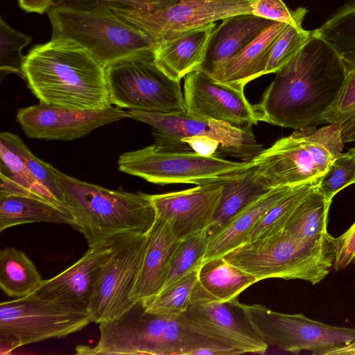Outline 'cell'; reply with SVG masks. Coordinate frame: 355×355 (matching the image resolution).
<instances>
[{"mask_svg": "<svg viewBox=\"0 0 355 355\" xmlns=\"http://www.w3.org/2000/svg\"><path fill=\"white\" fill-rule=\"evenodd\" d=\"M275 73L260 101L253 105L257 119L297 130L324 123L323 114L341 89L345 67L329 44L311 34Z\"/></svg>", "mask_w": 355, "mask_h": 355, "instance_id": "1", "label": "cell"}, {"mask_svg": "<svg viewBox=\"0 0 355 355\" xmlns=\"http://www.w3.org/2000/svg\"><path fill=\"white\" fill-rule=\"evenodd\" d=\"M103 347L108 354L196 355L207 347L234 355L254 353L248 345L219 328L189 316L161 315L136 301L118 317L103 323Z\"/></svg>", "mask_w": 355, "mask_h": 355, "instance_id": "2", "label": "cell"}, {"mask_svg": "<svg viewBox=\"0 0 355 355\" xmlns=\"http://www.w3.org/2000/svg\"><path fill=\"white\" fill-rule=\"evenodd\" d=\"M24 79L40 102L78 110L112 105L105 69L81 46L54 39L25 56Z\"/></svg>", "mask_w": 355, "mask_h": 355, "instance_id": "3", "label": "cell"}, {"mask_svg": "<svg viewBox=\"0 0 355 355\" xmlns=\"http://www.w3.org/2000/svg\"><path fill=\"white\" fill-rule=\"evenodd\" d=\"M57 182L75 228L85 236L89 247L108 242L127 232L147 234L156 218L149 194L110 190L70 177L53 166Z\"/></svg>", "mask_w": 355, "mask_h": 355, "instance_id": "4", "label": "cell"}, {"mask_svg": "<svg viewBox=\"0 0 355 355\" xmlns=\"http://www.w3.org/2000/svg\"><path fill=\"white\" fill-rule=\"evenodd\" d=\"M334 237L319 242L300 240L286 230L245 243L223 256L259 281L300 279L315 285L333 268Z\"/></svg>", "mask_w": 355, "mask_h": 355, "instance_id": "5", "label": "cell"}, {"mask_svg": "<svg viewBox=\"0 0 355 355\" xmlns=\"http://www.w3.org/2000/svg\"><path fill=\"white\" fill-rule=\"evenodd\" d=\"M343 147L337 124L295 130L250 160L254 179L268 189L318 180Z\"/></svg>", "mask_w": 355, "mask_h": 355, "instance_id": "6", "label": "cell"}, {"mask_svg": "<svg viewBox=\"0 0 355 355\" xmlns=\"http://www.w3.org/2000/svg\"><path fill=\"white\" fill-rule=\"evenodd\" d=\"M46 12L52 26L51 38L81 46L105 69L121 59L154 49L149 37L107 7L84 9L53 4Z\"/></svg>", "mask_w": 355, "mask_h": 355, "instance_id": "7", "label": "cell"}, {"mask_svg": "<svg viewBox=\"0 0 355 355\" xmlns=\"http://www.w3.org/2000/svg\"><path fill=\"white\" fill-rule=\"evenodd\" d=\"M119 170L158 184H207L229 181L253 167L251 161H230L195 151L174 152L153 144L124 153L118 159Z\"/></svg>", "mask_w": 355, "mask_h": 355, "instance_id": "8", "label": "cell"}, {"mask_svg": "<svg viewBox=\"0 0 355 355\" xmlns=\"http://www.w3.org/2000/svg\"><path fill=\"white\" fill-rule=\"evenodd\" d=\"M93 322L88 310L32 293L0 304V349L19 347L78 331Z\"/></svg>", "mask_w": 355, "mask_h": 355, "instance_id": "9", "label": "cell"}, {"mask_svg": "<svg viewBox=\"0 0 355 355\" xmlns=\"http://www.w3.org/2000/svg\"><path fill=\"white\" fill-rule=\"evenodd\" d=\"M112 105L153 112H185L180 81L155 62L153 51L121 59L105 68Z\"/></svg>", "mask_w": 355, "mask_h": 355, "instance_id": "10", "label": "cell"}, {"mask_svg": "<svg viewBox=\"0 0 355 355\" xmlns=\"http://www.w3.org/2000/svg\"><path fill=\"white\" fill-rule=\"evenodd\" d=\"M130 118L150 125L155 143L174 152L194 151L182 139L192 136H207L218 141L223 155L250 161L261 150L252 132V127L237 128L223 121L193 116L187 110L162 113L128 110Z\"/></svg>", "mask_w": 355, "mask_h": 355, "instance_id": "11", "label": "cell"}, {"mask_svg": "<svg viewBox=\"0 0 355 355\" xmlns=\"http://www.w3.org/2000/svg\"><path fill=\"white\" fill-rule=\"evenodd\" d=\"M245 306L265 343L283 351L329 355L355 340V328L329 325L301 313H279L261 304Z\"/></svg>", "mask_w": 355, "mask_h": 355, "instance_id": "12", "label": "cell"}, {"mask_svg": "<svg viewBox=\"0 0 355 355\" xmlns=\"http://www.w3.org/2000/svg\"><path fill=\"white\" fill-rule=\"evenodd\" d=\"M146 234L127 232L110 240L112 252L94 288L88 311L93 322L112 320L135 302L130 295L141 268Z\"/></svg>", "mask_w": 355, "mask_h": 355, "instance_id": "13", "label": "cell"}, {"mask_svg": "<svg viewBox=\"0 0 355 355\" xmlns=\"http://www.w3.org/2000/svg\"><path fill=\"white\" fill-rule=\"evenodd\" d=\"M254 0H178L154 12L108 8L154 43L173 34L239 14H252Z\"/></svg>", "mask_w": 355, "mask_h": 355, "instance_id": "14", "label": "cell"}, {"mask_svg": "<svg viewBox=\"0 0 355 355\" xmlns=\"http://www.w3.org/2000/svg\"><path fill=\"white\" fill-rule=\"evenodd\" d=\"M127 117H129L127 111L117 106L78 110L43 102L21 108L17 114V121L26 137L61 141L85 137L99 127Z\"/></svg>", "mask_w": 355, "mask_h": 355, "instance_id": "15", "label": "cell"}, {"mask_svg": "<svg viewBox=\"0 0 355 355\" xmlns=\"http://www.w3.org/2000/svg\"><path fill=\"white\" fill-rule=\"evenodd\" d=\"M183 94L186 110L193 116L241 128L259 122L244 89L216 80L202 67L184 77Z\"/></svg>", "mask_w": 355, "mask_h": 355, "instance_id": "16", "label": "cell"}, {"mask_svg": "<svg viewBox=\"0 0 355 355\" xmlns=\"http://www.w3.org/2000/svg\"><path fill=\"white\" fill-rule=\"evenodd\" d=\"M223 183L150 195L156 217L169 225L178 240L208 230L220 202Z\"/></svg>", "mask_w": 355, "mask_h": 355, "instance_id": "17", "label": "cell"}, {"mask_svg": "<svg viewBox=\"0 0 355 355\" xmlns=\"http://www.w3.org/2000/svg\"><path fill=\"white\" fill-rule=\"evenodd\" d=\"M0 174L70 212L53 166L35 157L17 135L9 132L0 134Z\"/></svg>", "mask_w": 355, "mask_h": 355, "instance_id": "18", "label": "cell"}, {"mask_svg": "<svg viewBox=\"0 0 355 355\" xmlns=\"http://www.w3.org/2000/svg\"><path fill=\"white\" fill-rule=\"evenodd\" d=\"M112 252L110 241L89 247L76 263L56 276L44 280L33 293L40 297L88 310L96 283Z\"/></svg>", "mask_w": 355, "mask_h": 355, "instance_id": "19", "label": "cell"}, {"mask_svg": "<svg viewBox=\"0 0 355 355\" xmlns=\"http://www.w3.org/2000/svg\"><path fill=\"white\" fill-rule=\"evenodd\" d=\"M216 26L212 22L188 29L155 43V64L170 78L180 81L200 69L205 60L209 41Z\"/></svg>", "mask_w": 355, "mask_h": 355, "instance_id": "20", "label": "cell"}, {"mask_svg": "<svg viewBox=\"0 0 355 355\" xmlns=\"http://www.w3.org/2000/svg\"><path fill=\"white\" fill-rule=\"evenodd\" d=\"M146 236L141 268L130 295L133 302L148 301L164 288L172 256L180 241L169 225L157 217Z\"/></svg>", "mask_w": 355, "mask_h": 355, "instance_id": "21", "label": "cell"}, {"mask_svg": "<svg viewBox=\"0 0 355 355\" xmlns=\"http://www.w3.org/2000/svg\"><path fill=\"white\" fill-rule=\"evenodd\" d=\"M286 26L274 21L234 57L207 72L220 83L244 89L249 82L265 75L270 49Z\"/></svg>", "mask_w": 355, "mask_h": 355, "instance_id": "22", "label": "cell"}, {"mask_svg": "<svg viewBox=\"0 0 355 355\" xmlns=\"http://www.w3.org/2000/svg\"><path fill=\"white\" fill-rule=\"evenodd\" d=\"M257 282L255 277L223 257L207 260L199 268L190 305L238 300L241 292Z\"/></svg>", "mask_w": 355, "mask_h": 355, "instance_id": "23", "label": "cell"}, {"mask_svg": "<svg viewBox=\"0 0 355 355\" xmlns=\"http://www.w3.org/2000/svg\"><path fill=\"white\" fill-rule=\"evenodd\" d=\"M293 187L284 186L271 189L241 210L220 228L209 234L204 261L223 257L243 244L263 216Z\"/></svg>", "mask_w": 355, "mask_h": 355, "instance_id": "24", "label": "cell"}, {"mask_svg": "<svg viewBox=\"0 0 355 355\" xmlns=\"http://www.w3.org/2000/svg\"><path fill=\"white\" fill-rule=\"evenodd\" d=\"M273 22L252 14L234 15L222 19L211 35L202 68L209 71L227 61Z\"/></svg>", "mask_w": 355, "mask_h": 355, "instance_id": "25", "label": "cell"}, {"mask_svg": "<svg viewBox=\"0 0 355 355\" xmlns=\"http://www.w3.org/2000/svg\"><path fill=\"white\" fill-rule=\"evenodd\" d=\"M185 314L212 324L264 354L268 346L252 321L245 304L238 300L191 304Z\"/></svg>", "mask_w": 355, "mask_h": 355, "instance_id": "26", "label": "cell"}, {"mask_svg": "<svg viewBox=\"0 0 355 355\" xmlns=\"http://www.w3.org/2000/svg\"><path fill=\"white\" fill-rule=\"evenodd\" d=\"M42 222L76 225L71 212L40 198L0 193V232L15 225Z\"/></svg>", "mask_w": 355, "mask_h": 355, "instance_id": "27", "label": "cell"}, {"mask_svg": "<svg viewBox=\"0 0 355 355\" xmlns=\"http://www.w3.org/2000/svg\"><path fill=\"white\" fill-rule=\"evenodd\" d=\"M43 279L26 254L14 248L0 252V287L11 297H23L35 292Z\"/></svg>", "mask_w": 355, "mask_h": 355, "instance_id": "28", "label": "cell"}, {"mask_svg": "<svg viewBox=\"0 0 355 355\" xmlns=\"http://www.w3.org/2000/svg\"><path fill=\"white\" fill-rule=\"evenodd\" d=\"M269 190L255 180L253 167L224 182L220 202L207 230L208 234H211L220 228L241 210Z\"/></svg>", "mask_w": 355, "mask_h": 355, "instance_id": "29", "label": "cell"}, {"mask_svg": "<svg viewBox=\"0 0 355 355\" xmlns=\"http://www.w3.org/2000/svg\"><path fill=\"white\" fill-rule=\"evenodd\" d=\"M331 202L316 189L296 208L284 230L308 242H319L330 234L327 231L329 211Z\"/></svg>", "mask_w": 355, "mask_h": 355, "instance_id": "30", "label": "cell"}, {"mask_svg": "<svg viewBox=\"0 0 355 355\" xmlns=\"http://www.w3.org/2000/svg\"><path fill=\"white\" fill-rule=\"evenodd\" d=\"M320 178L293 186L263 216L250 232L245 243L262 239L284 230L296 208L317 189Z\"/></svg>", "mask_w": 355, "mask_h": 355, "instance_id": "31", "label": "cell"}, {"mask_svg": "<svg viewBox=\"0 0 355 355\" xmlns=\"http://www.w3.org/2000/svg\"><path fill=\"white\" fill-rule=\"evenodd\" d=\"M311 34L329 44L343 59L355 60V0L339 8Z\"/></svg>", "mask_w": 355, "mask_h": 355, "instance_id": "32", "label": "cell"}, {"mask_svg": "<svg viewBox=\"0 0 355 355\" xmlns=\"http://www.w3.org/2000/svg\"><path fill=\"white\" fill-rule=\"evenodd\" d=\"M343 61L345 78L341 89L322 120L324 123L340 126L343 143L355 142V60Z\"/></svg>", "mask_w": 355, "mask_h": 355, "instance_id": "33", "label": "cell"}, {"mask_svg": "<svg viewBox=\"0 0 355 355\" xmlns=\"http://www.w3.org/2000/svg\"><path fill=\"white\" fill-rule=\"evenodd\" d=\"M196 268L164 287L155 296L142 302L146 311L161 315H179L190 306L191 294L198 279Z\"/></svg>", "mask_w": 355, "mask_h": 355, "instance_id": "34", "label": "cell"}, {"mask_svg": "<svg viewBox=\"0 0 355 355\" xmlns=\"http://www.w3.org/2000/svg\"><path fill=\"white\" fill-rule=\"evenodd\" d=\"M208 242L207 230L191 234L179 241L172 256L168 277L164 287L200 267L204 262Z\"/></svg>", "mask_w": 355, "mask_h": 355, "instance_id": "35", "label": "cell"}, {"mask_svg": "<svg viewBox=\"0 0 355 355\" xmlns=\"http://www.w3.org/2000/svg\"><path fill=\"white\" fill-rule=\"evenodd\" d=\"M32 42L31 37L11 28L0 17V76L1 80L8 73L24 78L25 56L22 49Z\"/></svg>", "mask_w": 355, "mask_h": 355, "instance_id": "36", "label": "cell"}, {"mask_svg": "<svg viewBox=\"0 0 355 355\" xmlns=\"http://www.w3.org/2000/svg\"><path fill=\"white\" fill-rule=\"evenodd\" d=\"M355 183V148L341 153L331 163L321 177L317 189L327 200L332 202L335 195Z\"/></svg>", "mask_w": 355, "mask_h": 355, "instance_id": "37", "label": "cell"}, {"mask_svg": "<svg viewBox=\"0 0 355 355\" xmlns=\"http://www.w3.org/2000/svg\"><path fill=\"white\" fill-rule=\"evenodd\" d=\"M311 37V31L287 24L270 49L265 75L279 70L302 49Z\"/></svg>", "mask_w": 355, "mask_h": 355, "instance_id": "38", "label": "cell"}, {"mask_svg": "<svg viewBox=\"0 0 355 355\" xmlns=\"http://www.w3.org/2000/svg\"><path fill=\"white\" fill-rule=\"evenodd\" d=\"M178 0H56L54 4L75 8H116L139 12H154Z\"/></svg>", "mask_w": 355, "mask_h": 355, "instance_id": "39", "label": "cell"}, {"mask_svg": "<svg viewBox=\"0 0 355 355\" xmlns=\"http://www.w3.org/2000/svg\"><path fill=\"white\" fill-rule=\"evenodd\" d=\"M308 10L299 7L290 10L282 0H254L252 14L273 21L285 23L301 28Z\"/></svg>", "mask_w": 355, "mask_h": 355, "instance_id": "40", "label": "cell"}, {"mask_svg": "<svg viewBox=\"0 0 355 355\" xmlns=\"http://www.w3.org/2000/svg\"><path fill=\"white\" fill-rule=\"evenodd\" d=\"M336 271L355 264V222L340 236L334 239Z\"/></svg>", "mask_w": 355, "mask_h": 355, "instance_id": "41", "label": "cell"}, {"mask_svg": "<svg viewBox=\"0 0 355 355\" xmlns=\"http://www.w3.org/2000/svg\"><path fill=\"white\" fill-rule=\"evenodd\" d=\"M196 153L204 155H223L220 143L207 136H192L182 139Z\"/></svg>", "mask_w": 355, "mask_h": 355, "instance_id": "42", "label": "cell"}, {"mask_svg": "<svg viewBox=\"0 0 355 355\" xmlns=\"http://www.w3.org/2000/svg\"><path fill=\"white\" fill-rule=\"evenodd\" d=\"M20 8L27 12L43 14L56 0H17Z\"/></svg>", "mask_w": 355, "mask_h": 355, "instance_id": "43", "label": "cell"}]
</instances>
